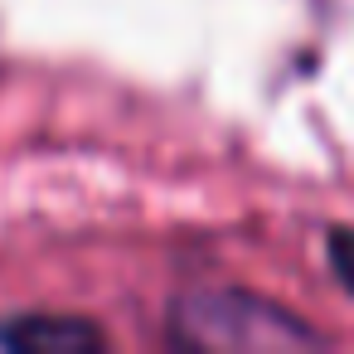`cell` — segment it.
<instances>
[{"instance_id":"obj_1","label":"cell","mask_w":354,"mask_h":354,"mask_svg":"<svg viewBox=\"0 0 354 354\" xmlns=\"http://www.w3.org/2000/svg\"><path fill=\"white\" fill-rule=\"evenodd\" d=\"M175 339L199 349H262V344H310L315 335L267 301L238 291H209L175 306Z\"/></svg>"},{"instance_id":"obj_2","label":"cell","mask_w":354,"mask_h":354,"mask_svg":"<svg viewBox=\"0 0 354 354\" xmlns=\"http://www.w3.org/2000/svg\"><path fill=\"white\" fill-rule=\"evenodd\" d=\"M10 344H59V349H78V344H102V330L88 325V320H54V315H30V320H15L0 330Z\"/></svg>"},{"instance_id":"obj_3","label":"cell","mask_w":354,"mask_h":354,"mask_svg":"<svg viewBox=\"0 0 354 354\" xmlns=\"http://www.w3.org/2000/svg\"><path fill=\"white\" fill-rule=\"evenodd\" d=\"M330 267H335L339 286L354 291V228H335L330 233Z\"/></svg>"}]
</instances>
